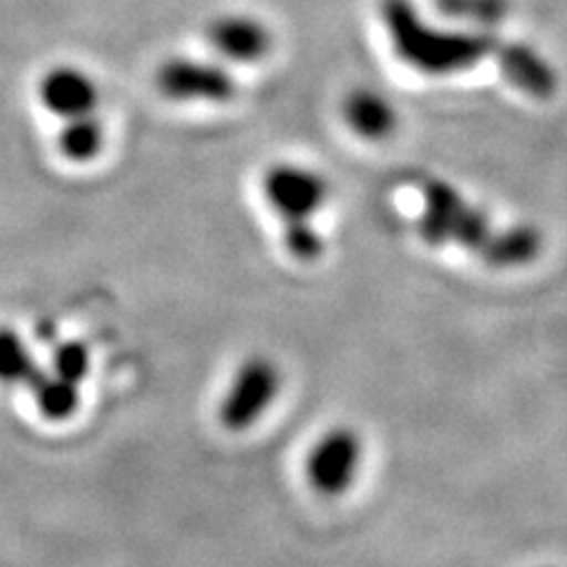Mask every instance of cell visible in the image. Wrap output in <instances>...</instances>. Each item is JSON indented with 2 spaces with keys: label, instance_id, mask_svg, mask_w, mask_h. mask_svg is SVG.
<instances>
[{
  "label": "cell",
  "instance_id": "1",
  "mask_svg": "<svg viewBox=\"0 0 567 567\" xmlns=\"http://www.w3.org/2000/svg\"><path fill=\"white\" fill-rule=\"evenodd\" d=\"M416 189L421 197L416 233L425 244H454L499 270L523 268L542 254L544 241L535 227L496 225L481 206L440 177H421Z\"/></svg>",
  "mask_w": 567,
  "mask_h": 567
},
{
  "label": "cell",
  "instance_id": "2",
  "mask_svg": "<svg viewBox=\"0 0 567 567\" xmlns=\"http://www.w3.org/2000/svg\"><path fill=\"white\" fill-rule=\"evenodd\" d=\"M383 24L402 62L423 74L447 76L496 58L502 41L489 29H437L414 10L410 0H385Z\"/></svg>",
  "mask_w": 567,
  "mask_h": 567
},
{
  "label": "cell",
  "instance_id": "3",
  "mask_svg": "<svg viewBox=\"0 0 567 567\" xmlns=\"http://www.w3.org/2000/svg\"><path fill=\"white\" fill-rule=\"evenodd\" d=\"M281 390L279 367L265 358L251 354L233 374L227 390L218 402V421L229 433H244L270 412Z\"/></svg>",
  "mask_w": 567,
  "mask_h": 567
},
{
  "label": "cell",
  "instance_id": "4",
  "mask_svg": "<svg viewBox=\"0 0 567 567\" xmlns=\"http://www.w3.org/2000/svg\"><path fill=\"white\" fill-rule=\"evenodd\" d=\"M262 197L281 227H308L329 197V185L317 171L281 162L262 175Z\"/></svg>",
  "mask_w": 567,
  "mask_h": 567
},
{
  "label": "cell",
  "instance_id": "5",
  "mask_svg": "<svg viewBox=\"0 0 567 567\" xmlns=\"http://www.w3.org/2000/svg\"><path fill=\"white\" fill-rule=\"evenodd\" d=\"M156 91L171 102L223 104L237 95V79L220 60L175 55L156 69Z\"/></svg>",
  "mask_w": 567,
  "mask_h": 567
},
{
  "label": "cell",
  "instance_id": "6",
  "mask_svg": "<svg viewBox=\"0 0 567 567\" xmlns=\"http://www.w3.org/2000/svg\"><path fill=\"white\" fill-rule=\"evenodd\" d=\"M362 464V437L348 425H336L319 437L306 461L308 483L322 496H341Z\"/></svg>",
  "mask_w": 567,
  "mask_h": 567
},
{
  "label": "cell",
  "instance_id": "7",
  "mask_svg": "<svg viewBox=\"0 0 567 567\" xmlns=\"http://www.w3.org/2000/svg\"><path fill=\"white\" fill-rule=\"evenodd\" d=\"M206 45L225 64H256L272 48L268 24L246 12H223L206 22Z\"/></svg>",
  "mask_w": 567,
  "mask_h": 567
},
{
  "label": "cell",
  "instance_id": "8",
  "mask_svg": "<svg viewBox=\"0 0 567 567\" xmlns=\"http://www.w3.org/2000/svg\"><path fill=\"white\" fill-rule=\"evenodd\" d=\"M39 100L43 110L60 121L97 112V81L76 64L50 66L39 81Z\"/></svg>",
  "mask_w": 567,
  "mask_h": 567
},
{
  "label": "cell",
  "instance_id": "9",
  "mask_svg": "<svg viewBox=\"0 0 567 567\" xmlns=\"http://www.w3.org/2000/svg\"><path fill=\"white\" fill-rule=\"evenodd\" d=\"M496 64H499L502 74L520 87L523 93L535 97H551L556 91V71L544 55L535 48L523 43H502L496 52Z\"/></svg>",
  "mask_w": 567,
  "mask_h": 567
},
{
  "label": "cell",
  "instance_id": "10",
  "mask_svg": "<svg viewBox=\"0 0 567 567\" xmlns=\"http://www.w3.org/2000/svg\"><path fill=\"white\" fill-rule=\"evenodd\" d=\"M343 116L348 126L367 140H383L398 126L393 104L377 91L358 87L343 102Z\"/></svg>",
  "mask_w": 567,
  "mask_h": 567
},
{
  "label": "cell",
  "instance_id": "11",
  "mask_svg": "<svg viewBox=\"0 0 567 567\" xmlns=\"http://www.w3.org/2000/svg\"><path fill=\"white\" fill-rule=\"evenodd\" d=\"M27 390L39 414L52 423L74 419L81 406V385L52 374L48 367L35 371V377L27 383Z\"/></svg>",
  "mask_w": 567,
  "mask_h": 567
},
{
  "label": "cell",
  "instance_id": "12",
  "mask_svg": "<svg viewBox=\"0 0 567 567\" xmlns=\"http://www.w3.org/2000/svg\"><path fill=\"white\" fill-rule=\"evenodd\" d=\"M60 154L71 164H91L100 156L106 142L104 121L97 112L64 118L55 137Z\"/></svg>",
  "mask_w": 567,
  "mask_h": 567
},
{
  "label": "cell",
  "instance_id": "13",
  "mask_svg": "<svg viewBox=\"0 0 567 567\" xmlns=\"http://www.w3.org/2000/svg\"><path fill=\"white\" fill-rule=\"evenodd\" d=\"M41 369L24 336L12 327H0V383L24 385Z\"/></svg>",
  "mask_w": 567,
  "mask_h": 567
},
{
  "label": "cell",
  "instance_id": "14",
  "mask_svg": "<svg viewBox=\"0 0 567 567\" xmlns=\"http://www.w3.org/2000/svg\"><path fill=\"white\" fill-rule=\"evenodd\" d=\"M437 8L442 14L454 17L458 22L475 24L477 29L499 24L508 12L506 0H437Z\"/></svg>",
  "mask_w": 567,
  "mask_h": 567
},
{
  "label": "cell",
  "instance_id": "15",
  "mask_svg": "<svg viewBox=\"0 0 567 567\" xmlns=\"http://www.w3.org/2000/svg\"><path fill=\"white\" fill-rule=\"evenodd\" d=\"M48 369L52 374L81 385L87 379V374H91V350L81 341L55 343V348L50 352Z\"/></svg>",
  "mask_w": 567,
  "mask_h": 567
},
{
  "label": "cell",
  "instance_id": "16",
  "mask_svg": "<svg viewBox=\"0 0 567 567\" xmlns=\"http://www.w3.org/2000/svg\"><path fill=\"white\" fill-rule=\"evenodd\" d=\"M281 241L287 254L300 262H312L324 254V239L315 225L308 227H281Z\"/></svg>",
  "mask_w": 567,
  "mask_h": 567
}]
</instances>
